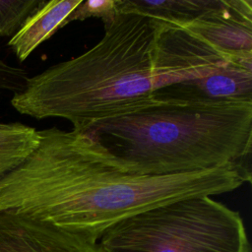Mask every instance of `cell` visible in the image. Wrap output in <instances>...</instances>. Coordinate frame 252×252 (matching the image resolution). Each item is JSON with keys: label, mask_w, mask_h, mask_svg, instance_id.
Segmentation results:
<instances>
[{"label": "cell", "mask_w": 252, "mask_h": 252, "mask_svg": "<svg viewBox=\"0 0 252 252\" xmlns=\"http://www.w3.org/2000/svg\"><path fill=\"white\" fill-rule=\"evenodd\" d=\"M35 150L0 178V212L39 220L98 242L117 222L185 198L231 192L251 180L239 164L172 175L125 171L86 131H38Z\"/></svg>", "instance_id": "obj_1"}, {"label": "cell", "mask_w": 252, "mask_h": 252, "mask_svg": "<svg viewBox=\"0 0 252 252\" xmlns=\"http://www.w3.org/2000/svg\"><path fill=\"white\" fill-rule=\"evenodd\" d=\"M158 28L157 19L117 14L92 48L29 77L13 94L12 106L35 119L63 118L84 130L158 103L153 76Z\"/></svg>", "instance_id": "obj_2"}, {"label": "cell", "mask_w": 252, "mask_h": 252, "mask_svg": "<svg viewBox=\"0 0 252 252\" xmlns=\"http://www.w3.org/2000/svg\"><path fill=\"white\" fill-rule=\"evenodd\" d=\"M81 131L130 173L172 175L231 163L250 167L252 102L159 100Z\"/></svg>", "instance_id": "obj_3"}, {"label": "cell", "mask_w": 252, "mask_h": 252, "mask_svg": "<svg viewBox=\"0 0 252 252\" xmlns=\"http://www.w3.org/2000/svg\"><path fill=\"white\" fill-rule=\"evenodd\" d=\"M97 243L102 252H251L240 214L211 196L134 215L107 229Z\"/></svg>", "instance_id": "obj_4"}, {"label": "cell", "mask_w": 252, "mask_h": 252, "mask_svg": "<svg viewBox=\"0 0 252 252\" xmlns=\"http://www.w3.org/2000/svg\"><path fill=\"white\" fill-rule=\"evenodd\" d=\"M232 59L188 30L159 21L153 56L156 90L206 78Z\"/></svg>", "instance_id": "obj_5"}, {"label": "cell", "mask_w": 252, "mask_h": 252, "mask_svg": "<svg viewBox=\"0 0 252 252\" xmlns=\"http://www.w3.org/2000/svg\"><path fill=\"white\" fill-rule=\"evenodd\" d=\"M0 252H102L98 243L51 223L0 212Z\"/></svg>", "instance_id": "obj_6"}, {"label": "cell", "mask_w": 252, "mask_h": 252, "mask_svg": "<svg viewBox=\"0 0 252 252\" xmlns=\"http://www.w3.org/2000/svg\"><path fill=\"white\" fill-rule=\"evenodd\" d=\"M177 26L231 58L252 55L251 0H221L218 7Z\"/></svg>", "instance_id": "obj_7"}, {"label": "cell", "mask_w": 252, "mask_h": 252, "mask_svg": "<svg viewBox=\"0 0 252 252\" xmlns=\"http://www.w3.org/2000/svg\"><path fill=\"white\" fill-rule=\"evenodd\" d=\"M157 100L252 102V55L233 58L206 78L159 88Z\"/></svg>", "instance_id": "obj_8"}, {"label": "cell", "mask_w": 252, "mask_h": 252, "mask_svg": "<svg viewBox=\"0 0 252 252\" xmlns=\"http://www.w3.org/2000/svg\"><path fill=\"white\" fill-rule=\"evenodd\" d=\"M82 0L44 1L11 36L8 46L20 62L25 61L43 41L51 37Z\"/></svg>", "instance_id": "obj_9"}, {"label": "cell", "mask_w": 252, "mask_h": 252, "mask_svg": "<svg viewBox=\"0 0 252 252\" xmlns=\"http://www.w3.org/2000/svg\"><path fill=\"white\" fill-rule=\"evenodd\" d=\"M221 0H115L117 14L136 13L173 25L189 23L218 7Z\"/></svg>", "instance_id": "obj_10"}, {"label": "cell", "mask_w": 252, "mask_h": 252, "mask_svg": "<svg viewBox=\"0 0 252 252\" xmlns=\"http://www.w3.org/2000/svg\"><path fill=\"white\" fill-rule=\"evenodd\" d=\"M38 130L19 122H0V178L20 165L37 147Z\"/></svg>", "instance_id": "obj_11"}, {"label": "cell", "mask_w": 252, "mask_h": 252, "mask_svg": "<svg viewBox=\"0 0 252 252\" xmlns=\"http://www.w3.org/2000/svg\"><path fill=\"white\" fill-rule=\"evenodd\" d=\"M44 1L0 0V36H13Z\"/></svg>", "instance_id": "obj_12"}, {"label": "cell", "mask_w": 252, "mask_h": 252, "mask_svg": "<svg viewBox=\"0 0 252 252\" xmlns=\"http://www.w3.org/2000/svg\"><path fill=\"white\" fill-rule=\"evenodd\" d=\"M116 15L115 0H82L65 20L62 28L73 21H83L89 18H98L106 26L113 22Z\"/></svg>", "instance_id": "obj_13"}, {"label": "cell", "mask_w": 252, "mask_h": 252, "mask_svg": "<svg viewBox=\"0 0 252 252\" xmlns=\"http://www.w3.org/2000/svg\"><path fill=\"white\" fill-rule=\"evenodd\" d=\"M28 78L25 69L11 65L2 58L0 47V96L21 92L25 88Z\"/></svg>", "instance_id": "obj_14"}]
</instances>
